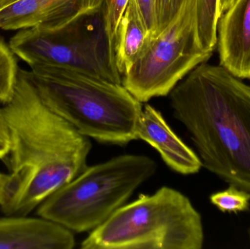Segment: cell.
I'll use <instances>...</instances> for the list:
<instances>
[{
	"label": "cell",
	"mask_w": 250,
	"mask_h": 249,
	"mask_svg": "<svg viewBox=\"0 0 250 249\" xmlns=\"http://www.w3.org/2000/svg\"><path fill=\"white\" fill-rule=\"evenodd\" d=\"M10 137L0 172V210L27 216L87 168L89 137L42 102L26 70L19 68L13 97L1 108Z\"/></svg>",
	"instance_id": "1"
},
{
	"label": "cell",
	"mask_w": 250,
	"mask_h": 249,
	"mask_svg": "<svg viewBox=\"0 0 250 249\" xmlns=\"http://www.w3.org/2000/svg\"><path fill=\"white\" fill-rule=\"evenodd\" d=\"M170 102L203 167L250 193V86L220 64L204 62L175 86Z\"/></svg>",
	"instance_id": "2"
},
{
	"label": "cell",
	"mask_w": 250,
	"mask_h": 249,
	"mask_svg": "<svg viewBox=\"0 0 250 249\" xmlns=\"http://www.w3.org/2000/svg\"><path fill=\"white\" fill-rule=\"evenodd\" d=\"M30 68L29 77L42 102L79 133L121 146L138 140L142 103L123 83L68 67Z\"/></svg>",
	"instance_id": "3"
},
{
	"label": "cell",
	"mask_w": 250,
	"mask_h": 249,
	"mask_svg": "<svg viewBox=\"0 0 250 249\" xmlns=\"http://www.w3.org/2000/svg\"><path fill=\"white\" fill-rule=\"evenodd\" d=\"M201 215L180 192L163 187L122 206L82 241V249H201Z\"/></svg>",
	"instance_id": "4"
},
{
	"label": "cell",
	"mask_w": 250,
	"mask_h": 249,
	"mask_svg": "<svg viewBox=\"0 0 250 249\" xmlns=\"http://www.w3.org/2000/svg\"><path fill=\"white\" fill-rule=\"evenodd\" d=\"M156 171V162L144 155H122L87 167L48 196L37 213L74 232L93 230L124 206Z\"/></svg>",
	"instance_id": "5"
},
{
	"label": "cell",
	"mask_w": 250,
	"mask_h": 249,
	"mask_svg": "<svg viewBox=\"0 0 250 249\" xmlns=\"http://www.w3.org/2000/svg\"><path fill=\"white\" fill-rule=\"evenodd\" d=\"M9 45L29 67H68L123 83L110 52L102 7L62 24L21 29Z\"/></svg>",
	"instance_id": "6"
},
{
	"label": "cell",
	"mask_w": 250,
	"mask_h": 249,
	"mask_svg": "<svg viewBox=\"0 0 250 249\" xmlns=\"http://www.w3.org/2000/svg\"><path fill=\"white\" fill-rule=\"evenodd\" d=\"M197 0H187L170 23L148 39L141 55L123 76V85L141 103L170 95L194 68L213 52L200 46Z\"/></svg>",
	"instance_id": "7"
},
{
	"label": "cell",
	"mask_w": 250,
	"mask_h": 249,
	"mask_svg": "<svg viewBox=\"0 0 250 249\" xmlns=\"http://www.w3.org/2000/svg\"><path fill=\"white\" fill-rule=\"evenodd\" d=\"M102 3L103 0H16L0 7V29L62 24L99 10Z\"/></svg>",
	"instance_id": "8"
},
{
	"label": "cell",
	"mask_w": 250,
	"mask_h": 249,
	"mask_svg": "<svg viewBox=\"0 0 250 249\" xmlns=\"http://www.w3.org/2000/svg\"><path fill=\"white\" fill-rule=\"evenodd\" d=\"M220 65L250 80V0H234L217 26Z\"/></svg>",
	"instance_id": "9"
},
{
	"label": "cell",
	"mask_w": 250,
	"mask_h": 249,
	"mask_svg": "<svg viewBox=\"0 0 250 249\" xmlns=\"http://www.w3.org/2000/svg\"><path fill=\"white\" fill-rule=\"evenodd\" d=\"M137 138L152 146L165 163L182 175L198 173L202 168L199 156L170 129L161 113L146 104L138 120Z\"/></svg>",
	"instance_id": "10"
},
{
	"label": "cell",
	"mask_w": 250,
	"mask_h": 249,
	"mask_svg": "<svg viewBox=\"0 0 250 249\" xmlns=\"http://www.w3.org/2000/svg\"><path fill=\"white\" fill-rule=\"evenodd\" d=\"M75 246L71 230L48 219L0 218V249H72Z\"/></svg>",
	"instance_id": "11"
},
{
	"label": "cell",
	"mask_w": 250,
	"mask_h": 249,
	"mask_svg": "<svg viewBox=\"0 0 250 249\" xmlns=\"http://www.w3.org/2000/svg\"><path fill=\"white\" fill-rule=\"evenodd\" d=\"M148 39L135 0H129L117 29L115 41L116 66L122 77L141 55Z\"/></svg>",
	"instance_id": "12"
},
{
	"label": "cell",
	"mask_w": 250,
	"mask_h": 249,
	"mask_svg": "<svg viewBox=\"0 0 250 249\" xmlns=\"http://www.w3.org/2000/svg\"><path fill=\"white\" fill-rule=\"evenodd\" d=\"M221 15L220 0H197V33L200 46L204 51L213 52L215 49Z\"/></svg>",
	"instance_id": "13"
},
{
	"label": "cell",
	"mask_w": 250,
	"mask_h": 249,
	"mask_svg": "<svg viewBox=\"0 0 250 249\" xmlns=\"http://www.w3.org/2000/svg\"><path fill=\"white\" fill-rule=\"evenodd\" d=\"M16 54L0 38V103H7L13 97L19 67Z\"/></svg>",
	"instance_id": "14"
},
{
	"label": "cell",
	"mask_w": 250,
	"mask_h": 249,
	"mask_svg": "<svg viewBox=\"0 0 250 249\" xmlns=\"http://www.w3.org/2000/svg\"><path fill=\"white\" fill-rule=\"evenodd\" d=\"M129 0H103L102 17L111 57L115 61V41L117 29ZM116 63V62H115Z\"/></svg>",
	"instance_id": "15"
},
{
	"label": "cell",
	"mask_w": 250,
	"mask_h": 249,
	"mask_svg": "<svg viewBox=\"0 0 250 249\" xmlns=\"http://www.w3.org/2000/svg\"><path fill=\"white\" fill-rule=\"evenodd\" d=\"M210 201L222 212L246 211L250 209V193L230 185L226 190L211 195Z\"/></svg>",
	"instance_id": "16"
},
{
	"label": "cell",
	"mask_w": 250,
	"mask_h": 249,
	"mask_svg": "<svg viewBox=\"0 0 250 249\" xmlns=\"http://www.w3.org/2000/svg\"><path fill=\"white\" fill-rule=\"evenodd\" d=\"M186 1L187 0H157V25L156 36H157L174 19Z\"/></svg>",
	"instance_id": "17"
},
{
	"label": "cell",
	"mask_w": 250,
	"mask_h": 249,
	"mask_svg": "<svg viewBox=\"0 0 250 249\" xmlns=\"http://www.w3.org/2000/svg\"><path fill=\"white\" fill-rule=\"evenodd\" d=\"M141 19L146 28L148 39L154 38L157 32V0H135Z\"/></svg>",
	"instance_id": "18"
},
{
	"label": "cell",
	"mask_w": 250,
	"mask_h": 249,
	"mask_svg": "<svg viewBox=\"0 0 250 249\" xmlns=\"http://www.w3.org/2000/svg\"><path fill=\"white\" fill-rule=\"evenodd\" d=\"M10 149V137L8 127L0 107V159L4 161Z\"/></svg>",
	"instance_id": "19"
},
{
	"label": "cell",
	"mask_w": 250,
	"mask_h": 249,
	"mask_svg": "<svg viewBox=\"0 0 250 249\" xmlns=\"http://www.w3.org/2000/svg\"><path fill=\"white\" fill-rule=\"evenodd\" d=\"M234 0H220V12L221 14L226 11L233 4ZM222 16V15H221Z\"/></svg>",
	"instance_id": "20"
},
{
	"label": "cell",
	"mask_w": 250,
	"mask_h": 249,
	"mask_svg": "<svg viewBox=\"0 0 250 249\" xmlns=\"http://www.w3.org/2000/svg\"><path fill=\"white\" fill-rule=\"evenodd\" d=\"M16 1V0H0V7H1V6L7 5V4L13 2V1Z\"/></svg>",
	"instance_id": "21"
},
{
	"label": "cell",
	"mask_w": 250,
	"mask_h": 249,
	"mask_svg": "<svg viewBox=\"0 0 250 249\" xmlns=\"http://www.w3.org/2000/svg\"><path fill=\"white\" fill-rule=\"evenodd\" d=\"M248 235H249V238L250 241V228L249 230H248Z\"/></svg>",
	"instance_id": "22"
}]
</instances>
